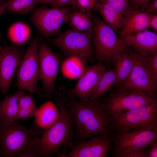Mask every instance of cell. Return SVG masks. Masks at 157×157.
<instances>
[{"instance_id":"6da1fadb","label":"cell","mask_w":157,"mask_h":157,"mask_svg":"<svg viewBox=\"0 0 157 157\" xmlns=\"http://www.w3.org/2000/svg\"><path fill=\"white\" fill-rule=\"evenodd\" d=\"M59 89L60 94L55 99L59 111L58 119L33 141L29 149L35 151L38 157H52V154L64 157L74 146V119L66 105L65 88L61 86Z\"/></svg>"},{"instance_id":"7a4b0ae2","label":"cell","mask_w":157,"mask_h":157,"mask_svg":"<svg viewBox=\"0 0 157 157\" xmlns=\"http://www.w3.org/2000/svg\"><path fill=\"white\" fill-rule=\"evenodd\" d=\"M66 104L74 119L78 144L110 130V119L102 105L101 97L81 101L66 95Z\"/></svg>"},{"instance_id":"3957f363","label":"cell","mask_w":157,"mask_h":157,"mask_svg":"<svg viewBox=\"0 0 157 157\" xmlns=\"http://www.w3.org/2000/svg\"><path fill=\"white\" fill-rule=\"evenodd\" d=\"M94 27L91 35L94 48L93 58L103 63L114 64L128 48L124 39L95 14H92Z\"/></svg>"},{"instance_id":"277c9868","label":"cell","mask_w":157,"mask_h":157,"mask_svg":"<svg viewBox=\"0 0 157 157\" xmlns=\"http://www.w3.org/2000/svg\"><path fill=\"white\" fill-rule=\"evenodd\" d=\"M17 120L6 122L0 119V156L15 157L29 149L33 141L44 131L36 125L28 129Z\"/></svg>"},{"instance_id":"5b68a950","label":"cell","mask_w":157,"mask_h":157,"mask_svg":"<svg viewBox=\"0 0 157 157\" xmlns=\"http://www.w3.org/2000/svg\"><path fill=\"white\" fill-rule=\"evenodd\" d=\"M157 102V95L115 85L102 99L101 103L110 117L114 114Z\"/></svg>"},{"instance_id":"8992f818","label":"cell","mask_w":157,"mask_h":157,"mask_svg":"<svg viewBox=\"0 0 157 157\" xmlns=\"http://www.w3.org/2000/svg\"><path fill=\"white\" fill-rule=\"evenodd\" d=\"M110 118L111 131L138 129L157 131V102L115 113Z\"/></svg>"},{"instance_id":"52a82bcc","label":"cell","mask_w":157,"mask_h":157,"mask_svg":"<svg viewBox=\"0 0 157 157\" xmlns=\"http://www.w3.org/2000/svg\"><path fill=\"white\" fill-rule=\"evenodd\" d=\"M91 33L68 29L49 41L69 56H76L86 62L91 61L94 56Z\"/></svg>"},{"instance_id":"ba28073f","label":"cell","mask_w":157,"mask_h":157,"mask_svg":"<svg viewBox=\"0 0 157 157\" xmlns=\"http://www.w3.org/2000/svg\"><path fill=\"white\" fill-rule=\"evenodd\" d=\"M38 36L31 42L21 59L17 71V86L19 90L31 93L38 92L37 84L40 79L38 55Z\"/></svg>"},{"instance_id":"9c48e42d","label":"cell","mask_w":157,"mask_h":157,"mask_svg":"<svg viewBox=\"0 0 157 157\" xmlns=\"http://www.w3.org/2000/svg\"><path fill=\"white\" fill-rule=\"evenodd\" d=\"M38 55L40 79L42 88L38 92L41 97H56L60 94L55 86L59 67V58L45 41L39 40Z\"/></svg>"},{"instance_id":"30bf717a","label":"cell","mask_w":157,"mask_h":157,"mask_svg":"<svg viewBox=\"0 0 157 157\" xmlns=\"http://www.w3.org/2000/svg\"><path fill=\"white\" fill-rule=\"evenodd\" d=\"M113 138L112 153L118 157L130 148L150 147L157 141V131L138 129L111 131Z\"/></svg>"},{"instance_id":"8fae6325","label":"cell","mask_w":157,"mask_h":157,"mask_svg":"<svg viewBox=\"0 0 157 157\" xmlns=\"http://www.w3.org/2000/svg\"><path fill=\"white\" fill-rule=\"evenodd\" d=\"M71 6L59 8L42 6L34 9L30 18L31 22L40 33L47 38L61 33V26Z\"/></svg>"},{"instance_id":"7c38bea8","label":"cell","mask_w":157,"mask_h":157,"mask_svg":"<svg viewBox=\"0 0 157 157\" xmlns=\"http://www.w3.org/2000/svg\"><path fill=\"white\" fill-rule=\"evenodd\" d=\"M26 51L17 46L5 45L0 51V92L7 95L15 74Z\"/></svg>"},{"instance_id":"4fadbf2b","label":"cell","mask_w":157,"mask_h":157,"mask_svg":"<svg viewBox=\"0 0 157 157\" xmlns=\"http://www.w3.org/2000/svg\"><path fill=\"white\" fill-rule=\"evenodd\" d=\"M113 143L112 132L109 130L74 146L64 157H106Z\"/></svg>"},{"instance_id":"5bb4252c","label":"cell","mask_w":157,"mask_h":157,"mask_svg":"<svg viewBox=\"0 0 157 157\" xmlns=\"http://www.w3.org/2000/svg\"><path fill=\"white\" fill-rule=\"evenodd\" d=\"M134 63L131 72L122 85L127 88L157 95V82L147 69L140 54L133 50Z\"/></svg>"},{"instance_id":"9a60e30c","label":"cell","mask_w":157,"mask_h":157,"mask_svg":"<svg viewBox=\"0 0 157 157\" xmlns=\"http://www.w3.org/2000/svg\"><path fill=\"white\" fill-rule=\"evenodd\" d=\"M106 69L105 65L99 62L96 64L88 66L74 87L66 92V95L77 98L81 101L89 99Z\"/></svg>"},{"instance_id":"2e32d148","label":"cell","mask_w":157,"mask_h":157,"mask_svg":"<svg viewBox=\"0 0 157 157\" xmlns=\"http://www.w3.org/2000/svg\"><path fill=\"white\" fill-rule=\"evenodd\" d=\"M123 39L128 48L140 54L157 53V34L155 32L146 29Z\"/></svg>"},{"instance_id":"e0dca14e","label":"cell","mask_w":157,"mask_h":157,"mask_svg":"<svg viewBox=\"0 0 157 157\" xmlns=\"http://www.w3.org/2000/svg\"><path fill=\"white\" fill-rule=\"evenodd\" d=\"M92 13L72 7L65 16L64 22L75 30L92 32L94 27Z\"/></svg>"},{"instance_id":"ac0fdd59","label":"cell","mask_w":157,"mask_h":157,"mask_svg":"<svg viewBox=\"0 0 157 157\" xmlns=\"http://www.w3.org/2000/svg\"><path fill=\"white\" fill-rule=\"evenodd\" d=\"M149 14L133 10L126 18V22L118 33L124 38L132 34L147 29Z\"/></svg>"},{"instance_id":"d6986e66","label":"cell","mask_w":157,"mask_h":157,"mask_svg":"<svg viewBox=\"0 0 157 157\" xmlns=\"http://www.w3.org/2000/svg\"><path fill=\"white\" fill-rule=\"evenodd\" d=\"M59 115L58 108L51 101H48L37 108L34 117L35 125L45 131L57 120Z\"/></svg>"},{"instance_id":"ffe728a7","label":"cell","mask_w":157,"mask_h":157,"mask_svg":"<svg viewBox=\"0 0 157 157\" xmlns=\"http://www.w3.org/2000/svg\"><path fill=\"white\" fill-rule=\"evenodd\" d=\"M95 11L101 15L104 21L108 26L118 32L126 22V18L121 13L102 1H99Z\"/></svg>"},{"instance_id":"44dd1931","label":"cell","mask_w":157,"mask_h":157,"mask_svg":"<svg viewBox=\"0 0 157 157\" xmlns=\"http://www.w3.org/2000/svg\"><path fill=\"white\" fill-rule=\"evenodd\" d=\"M26 94L24 91H18L6 95L0 103V119L6 122L15 121L19 110V102L20 97Z\"/></svg>"},{"instance_id":"7402d4cb","label":"cell","mask_w":157,"mask_h":157,"mask_svg":"<svg viewBox=\"0 0 157 157\" xmlns=\"http://www.w3.org/2000/svg\"><path fill=\"white\" fill-rule=\"evenodd\" d=\"M133 63L132 49L128 48L119 55L114 64L117 77L115 85H123L131 72Z\"/></svg>"},{"instance_id":"603a6c76","label":"cell","mask_w":157,"mask_h":157,"mask_svg":"<svg viewBox=\"0 0 157 157\" xmlns=\"http://www.w3.org/2000/svg\"><path fill=\"white\" fill-rule=\"evenodd\" d=\"M116 81L115 67L106 69L101 76L89 99L95 100L101 97L115 86Z\"/></svg>"},{"instance_id":"cb8c5ba5","label":"cell","mask_w":157,"mask_h":157,"mask_svg":"<svg viewBox=\"0 0 157 157\" xmlns=\"http://www.w3.org/2000/svg\"><path fill=\"white\" fill-rule=\"evenodd\" d=\"M31 33L30 27L26 24L18 22L12 25L8 32L11 41L16 45H22L29 40Z\"/></svg>"},{"instance_id":"d4e9b609","label":"cell","mask_w":157,"mask_h":157,"mask_svg":"<svg viewBox=\"0 0 157 157\" xmlns=\"http://www.w3.org/2000/svg\"><path fill=\"white\" fill-rule=\"evenodd\" d=\"M85 62L76 56H69L62 65V71L64 75L69 78L79 77L88 66Z\"/></svg>"},{"instance_id":"484cf974","label":"cell","mask_w":157,"mask_h":157,"mask_svg":"<svg viewBox=\"0 0 157 157\" xmlns=\"http://www.w3.org/2000/svg\"><path fill=\"white\" fill-rule=\"evenodd\" d=\"M19 108L15 121L26 120L34 117L37 109L33 97L26 94L22 96L19 99Z\"/></svg>"},{"instance_id":"4316f807","label":"cell","mask_w":157,"mask_h":157,"mask_svg":"<svg viewBox=\"0 0 157 157\" xmlns=\"http://www.w3.org/2000/svg\"><path fill=\"white\" fill-rule=\"evenodd\" d=\"M6 10L9 13L26 15L33 11L35 0H8Z\"/></svg>"},{"instance_id":"83f0119b","label":"cell","mask_w":157,"mask_h":157,"mask_svg":"<svg viewBox=\"0 0 157 157\" xmlns=\"http://www.w3.org/2000/svg\"><path fill=\"white\" fill-rule=\"evenodd\" d=\"M140 55L147 69L154 80L157 82V53Z\"/></svg>"},{"instance_id":"f1b7e54d","label":"cell","mask_w":157,"mask_h":157,"mask_svg":"<svg viewBox=\"0 0 157 157\" xmlns=\"http://www.w3.org/2000/svg\"><path fill=\"white\" fill-rule=\"evenodd\" d=\"M114 8L126 18L133 10L130 0H99Z\"/></svg>"},{"instance_id":"f546056e","label":"cell","mask_w":157,"mask_h":157,"mask_svg":"<svg viewBox=\"0 0 157 157\" xmlns=\"http://www.w3.org/2000/svg\"><path fill=\"white\" fill-rule=\"evenodd\" d=\"M99 0H73L71 6L92 13L95 10Z\"/></svg>"},{"instance_id":"4dcf8cb0","label":"cell","mask_w":157,"mask_h":157,"mask_svg":"<svg viewBox=\"0 0 157 157\" xmlns=\"http://www.w3.org/2000/svg\"><path fill=\"white\" fill-rule=\"evenodd\" d=\"M149 148H130L124 151L118 157H145Z\"/></svg>"},{"instance_id":"1f68e13d","label":"cell","mask_w":157,"mask_h":157,"mask_svg":"<svg viewBox=\"0 0 157 157\" xmlns=\"http://www.w3.org/2000/svg\"><path fill=\"white\" fill-rule=\"evenodd\" d=\"M139 10L147 14L157 13V0H152L141 7Z\"/></svg>"},{"instance_id":"d6a6232c","label":"cell","mask_w":157,"mask_h":157,"mask_svg":"<svg viewBox=\"0 0 157 157\" xmlns=\"http://www.w3.org/2000/svg\"><path fill=\"white\" fill-rule=\"evenodd\" d=\"M73 0H53L51 6V8H59L66 6H71Z\"/></svg>"},{"instance_id":"836d02e7","label":"cell","mask_w":157,"mask_h":157,"mask_svg":"<svg viewBox=\"0 0 157 157\" xmlns=\"http://www.w3.org/2000/svg\"><path fill=\"white\" fill-rule=\"evenodd\" d=\"M131 6L134 10L140 8L152 0H130Z\"/></svg>"},{"instance_id":"e575fe53","label":"cell","mask_w":157,"mask_h":157,"mask_svg":"<svg viewBox=\"0 0 157 157\" xmlns=\"http://www.w3.org/2000/svg\"><path fill=\"white\" fill-rule=\"evenodd\" d=\"M151 28L156 32L157 31V14L156 13L150 14L147 26V29Z\"/></svg>"},{"instance_id":"d590c367","label":"cell","mask_w":157,"mask_h":157,"mask_svg":"<svg viewBox=\"0 0 157 157\" xmlns=\"http://www.w3.org/2000/svg\"><path fill=\"white\" fill-rule=\"evenodd\" d=\"M157 157V141L154 143L147 150L145 157Z\"/></svg>"},{"instance_id":"8d00e7d4","label":"cell","mask_w":157,"mask_h":157,"mask_svg":"<svg viewBox=\"0 0 157 157\" xmlns=\"http://www.w3.org/2000/svg\"><path fill=\"white\" fill-rule=\"evenodd\" d=\"M18 157H37V155L34 151L28 149L18 155Z\"/></svg>"},{"instance_id":"74e56055","label":"cell","mask_w":157,"mask_h":157,"mask_svg":"<svg viewBox=\"0 0 157 157\" xmlns=\"http://www.w3.org/2000/svg\"><path fill=\"white\" fill-rule=\"evenodd\" d=\"M7 6L8 3L7 1L0 5V16L5 13Z\"/></svg>"},{"instance_id":"f35d334b","label":"cell","mask_w":157,"mask_h":157,"mask_svg":"<svg viewBox=\"0 0 157 157\" xmlns=\"http://www.w3.org/2000/svg\"><path fill=\"white\" fill-rule=\"evenodd\" d=\"M36 3L41 4H47L51 5L53 0H35Z\"/></svg>"},{"instance_id":"ab89813d","label":"cell","mask_w":157,"mask_h":157,"mask_svg":"<svg viewBox=\"0 0 157 157\" xmlns=\"http://www.w3.org/2000/svg\"><path fill=\"white\" fill-rule=\"evenodd\" d=\"M7 1L6 0H0V5Z\"/></svg>"},{"instance_id":"60d3db41","label":"cell","mask_w":157,"mask_h":157,"mask_svg":"<svg viewBox=\"0 0 157 157\" xmlns=\"http://www.w3.org/2000/svg\"><path fill=\"white\" fill-rule=\"evenodd\" d=\"M2 47L0 45V51L2 49Z\"/></svg>"}]
</instances>
